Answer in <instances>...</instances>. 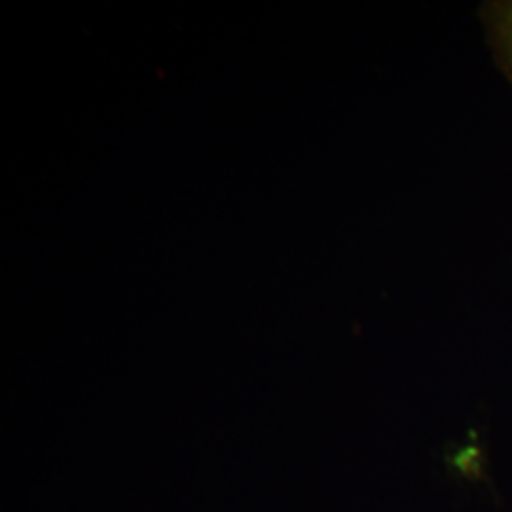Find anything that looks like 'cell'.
<instances>
[{"label": "cell", "mask_w": 512, "mask_h": 512, "mask_svg": "<svg viewBox=\"0 0 512 512\" xmlns=\"http://www.w3.org/2000/svg\"><path fill=\"white\" fill-rule=\"evenodd\" d=\"M495 35L501 52L507 57L512 69V2L499 4L495 8Z\"/></svg>", "instance_id": "obj_1"}]
</instances>
